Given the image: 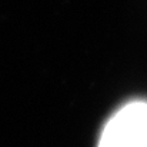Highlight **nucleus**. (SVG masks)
<instances>
[{
	"label": "nucleus",
	"instance_id": "f257e3e1",
	"mask_svg": "<svg viewBox=\"0 0 147 147\" xmlns=\"http://www.w3.org/2000/svg\"><path fill=\"white\" fill-rule=\"evenodd\" d=\"M98 147H147V103L123 107L104 127Z\"/></svg>",
	"mask_w": 147,
	"mask_h": 147
}]
</instances>
